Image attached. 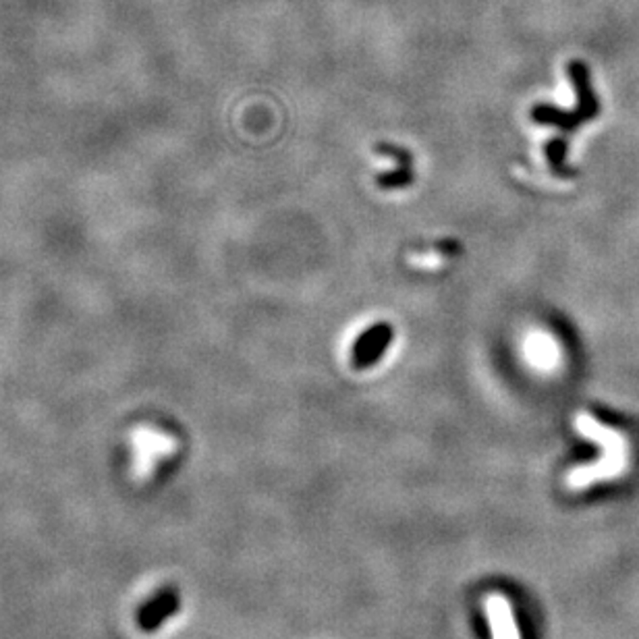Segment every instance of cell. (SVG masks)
I'll return each instance as SVG.
<instances>
[{"label": "cell", "instance_id": "cell-4", "mask_svg": "<svg viewBox=\"0 0 639 639\" xmlns=\"http://www.w3.org/2000/svg\"><path fill=\"white\" fill-rule=\"evenodd\" d=\"M392 343V328L389 324L380 322L374 324L361 333V336L358 341L353 343L351 347V364L358 367V370H367V367L376 366L383 355L386 353V349L390 347Z\"/></svg>", "mask_w": 639, "mask_h": 639}, {"label": "cell", "instance_id": "cell-8", "mask_svg": "<svg viewBox=\"0 0 639 639\" xmlns=\"http://www.w3.org/2000/svg\"><path fill=\"white\" fill-rule=\"evenodd\" d=\"M548 158H550L552 169H555L556 173H567V170H564V164H563V158H564V144H563L561 139L552 141V144L548 146Z\"/></svg>", "mask_w": 639, "mask_h": 639}, {"label": "cell", "instance_id": "cell-1", "mask_svg": "<svg viewBox=\"0 0 639 639\" xmlns=\"http://www.w3.org/2000/svg\"><path fill=\"white\" fill-rule=\"evenodd\" d=\"M575 426L586 438H592L602 448V457L592 465H581L567 476L569 488L581 490L600 479H614L623 476L629 467V445L617 430L604 426L589 414H580Z\"/></svg>", "mask_w": 639, "mask_h": 639}, {"label": "cell", "instance_id": "cell-6", "mask_svg": "<svg viewBox=\"0 0 639 639\" xmlns=\"http://www.w3.org/2000/svg\"><path fill=\"white\" fill-rule=\"evenodd\" d=\"M380 154L392 160V170H386L384 175L378 177V185L383 189H397L407 187L414 179L411 170V156L407 150H398L395 146H380Z\"/></svg>", "mask_w": 639, "mask_h": 639}, {"label": "cell", "instance_id": "cell-7", "mask_svg": "<svg viewBox=\"0 0 639 639\" xmlns=\"http://www.w3.org/2000/svg\"><path fill=\"white\" fill-rule=\"evenodd\" d=\"M527 355H530L532 364L538 366L540 370H552L561 359L556 341L546 333H533L527 339Z\"/></svg>", "mask_w": 639, "mask_h": 639}, {"label": "cell", "instance_id": "cell-3", "mask_svg": "<svg viewBox=\"0 0 639 639\" xmlns=\"http://www.w3.org/2000/svg\"><path fill=\"white\" fill-rule=\"evenodd\" d=\"M131 446V476L135 482H146L164 461L177 451V440L162 430L152 426L135 428L129 438Z\"/></svg>", "mask_w": 639, "mask_h": 639}, {"label": "cell", "instance_id": "cell-2", "mask_svg": "<svg viewBox=\"0 0 639 639\" xmlns=\"http://www.w3.org/2000/svg\"><path fill=\"white\" fill-rule=\"evenodd\" d=\"M567 73L575 85L577 102H580L573 113H563L558 108L540 104V106L532 110V116L536 122H546V125H555L558 129H564V131H571L580 122L589 121L598 113V102H596L594 91L589 88V71L586 65L580 63V60H573V63H569Z\"/></svg>", "mask_w": 639, "mask_h": 639}, {"label": "cell", "instance_id": "cell-5", "mask_svg": "<svg viewBox=\"0 0 639 639\" xmlns=\"http://www.w3.org/2000/svg\"><path fill=\"white\" fill-rule=\"evenodd\" d=\"M486 612L490 627H493V639H521L507 598H502L501 594L490 596L486 598Z\"/></svg>", "mask_w": 639, "mask_h": 639}]
</instances>
